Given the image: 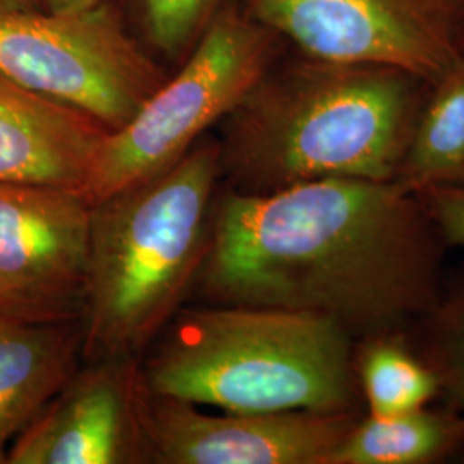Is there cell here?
<instances>
[{
  "label": "cell",
  "mask_w": 464,
  "mask_h": 464,
  "mask_svg": "<svg viewBox=\"0 0 464 464\" xmlns=\"http://www.w3.org/2000/svg\"><path fill=\"white\" fill-rule=\"evenodd\" d=\"M464 450V416L452 406L356 420L329 464H439Z\"/></svg>",
  "instance_id": "cell-13"
},
{
  "label": "cell",
  "mask_w": 464,
  "mask_h": 464,
  "mask_svg": "<svg viewBox=\"0 0 464 464\" xmlns=\"http://www.w3.org/2000/svg\"><path fill=\"white\" fill-rule=\"evenodd\" d=\"M353 362L365 415H399L442 398L440 383L408 332L354 341Z\"/></svg>",
  "instance_id": "cell-15"
},
{
  "label": "cell",
  "mask_w": 464,
  "mask_h": 464,
  "mask_svg": "<svg viewBox=\"0 0 464 464\" xmlns=\"http://www.w3.org/2000/svg\"><path fill=\"white\" fill-rule=\"evenodd\" d=\"M272 38L249 14L224 5L179 72L109 133L84 186L90 203L178 164L262 80L272 64Z\"/></svg>",
  "instance_id": "cell-5"
},
{
  "label": "cell",
  "mask_w": 464,
  "mask_h": 464,
  "mask_svg": "<svg viewBox=\"0 0 464 464\" xmlns=\"http://www.w3.org/2000/svg\"><path fill=\"white\" fill-rule=\"evenodd\" d=\"M40 0H0V11H36Z\"/></svg>",
  "instance_id": "cell-20"
},
{
  "label": "cell",
  "mask_w": 464,
  "mask_h": 464,
  "mask_svg": "<svg viewBox=\"0 0 464 464\" xmlns=\"http://www.w3.org/2000/svg\"><path fill=\"white\" fill-rule=\"evenodd\" d=\"M0 72L109 131L128 124L167 80L103 2L67 14L0 11Z\"/></svg>",
  "instance_id": "cell-6"
},
{
  "label": "cell",
  "mask_w": 464,
  "mask_h": 464,
  "mask_svg": "<svg viewBox=\"0 0 464 464\" xmlns=\"http://www.w3.org/2000/svg\"><path fill=\"white\" fill-rule=\"evenodd\" d=\"M396 183L413 193L464 184V55L431 84Z\"/></svg>",
  "instance_id": "cell-14"
},
{
  "label": "cell",
  "mask_w": 464,
  "mask_h": 464,
  "mask_svg": "<svg viewBox=\"0 0 464 464\" xmlns=\"http://www.w3.org/2000/svg\"><path fill=\"white\" fill-rule=\"evenodd\" d=\"M82 322L30 324L0 315V464L53 396L76 373Z\"/></svg>",
  "instance_id": "cell-12"
},
{
  "label": "cell",
  "mask_w": 464,
  "mask_h": 464,
  "mask_svg": "<svg viewBox=\"0 0 464 464\" xmlns=\"http://www.w3.org/2000/svg\"><path fill=\"white\" fill-rule=\"evenodd\" d=\"M162 332L140 365L157 396L239 413H365L354 339L325 316L208 303Z\"/></svg>",
  "instance_id": "cell-4"
},
{
  "label": "cell",
  "mask_w": 464,
  "mask_h": 464,
  "mask_svg": "<svg viewBox=\"0 0 464 464\" xmlns=\"http://www.w3.org/2000/svg\"><path fill=\"white\" fill-rule=\"evenodd\" d=\"M449 248H464V184L433 186L416 193Z\"/></svg>",
  "instance_id": "cell-18"
},
{
  "label": "cell",
  "mask_w": 464,
  "mask_h": 464,
  "mask_svg": "<svg viewBox=\"0 0 464 464\" xmlns=\"http://www.w3.org/2000/svg\"><path fill=\"white\" fill-rule=\"evenodd\" d=\"M226 0H141L145 30L155 49L179 57L191 49Z\"/></svg>",
  "instance_id": "cell-17"
},
{
  "label": "cell",
  "mask_w": 464,
  "mask_h": 464,
  "mask_svg": "<svg viewBox=\"0 0 464 464\" xmlns=\"http://www.w3.org/2000/svg\"><path fill=\"white\" fill-rule=\"evenodd\" d=\"M218 181V141L201 140L164 172L92 203L86 362L136 358L181 310L205 258Z\"/></svg>",
  "instance_id": "cell-3"
},
{
  "label": "cell",
  "mask_w": 464,
  "mask_h": 464,
  "mask_svg": "<svg viewBox=\"0 0 464 464\" xmlns=\"http://www.w3.org/2000/svg\"><path fill=\"white\" fill-rule=\"evenodd\" d=\"M109 130L0 72V183L84 189Z\"/></svg>",
  "instance_id": "cell-11"
},
{
  "label": "cell",
  "mask_w": 464,
  "mask_h": 464,
  "mask_svg": "<svg viewBox=\"0 0 464 464\" xmlns=\"http://www.w3.org/2000/svg\"><path fill=\"white\" fill-rule=\"evenodd\" d=\"M459 0H248L306 59L401 69L433 84L461 57Z\"/></svg>",
  "instance_id": "cell-7"
},
{
  "label": "cell",
  "mask_w": 464,
  "mask_h": 464,
  "mask_svg": "<svg viewBox=\"0 0 464 464\" xmlns=\"http://www.w3.org/2000/svg\"><path fill=\"white\" fill-rule=\"evenodd\" d=\"M458 34H459V45L464 53V0H459V7H458Z\"/></svg>",
  "instance_id": "cell-21"
},
{
  "label": "cell",
  "mask_w": 464,
  "mask_h": 464,
  "mask_svg": "<svg viewBox=\"0 0 464 464\" xmlns=\"http://www.w3.org/2000/svg\"><path fill=\"white\" fill-rule=\"evenodd\" d=\"M141 425L150 463L329 464L363 413H205L197 404L150 392Z\"/></svg>",
  "instance_id": "cell-9"
},
{
  "label": "cell",
  "mask_w": 464,
  "mask_h": 464,
  "mask_svg": "<svg viewBox=\"0 0 464 464\" xmlns=\"http://www.w3.org/2000/svg\"><path fill=\"white\" fill-rule=\"evenodd\" d=\"M102 2L103 0H40V5L49 13L67 14V13H80V11L92 9Z\"/></svg>",
  "instance_id": "cell-19"
},
{
  "label": "cell",
  "mask_w": 464,
  "mask_h": 464,
  "mask_svg": "<svg viewBox=\"0 0 464 464\" xmlns=\"http://www.w3.org/2000/svg\"><path fill=\"white\" fill-rule=\"evenodd\" d=\"M431 84L401 69L303 59L222 121L220 179L268 193L325 178L396 181Z\"/></svg>",
  "instance_id": "cell-2"
},
{
  "label": "cell",
  "mask_w": 464,
  "mask_h": 464,
  "mask_svg": "<svg viewBox=\"0 0 464 464\" xmlns=\"http://www.w3.org/2000/svg\"><path fill=\"white\" fill-rule=\"evenodd\" d=\"M90 218L83 189L0 183V315L82 322Z\"/></svg>",
  "instance_id": "cell-8"
},
{
  "label": "cell",
  "mask_w": 464,
  "mask_h": 464,
  "mask_svg": "<svg viewBox=\"0 0 464 464\" xmlns=\"http://www.w3.org/2000/svg\"><path fill=\"white\" fill-rule=\"evenodd\" d=\"M408 335L433 370L442 398L464 416V270L444 277L437 298Z\"/></svg>",
  "instance_id": "cell-16"
},
{
  "label": "cell",
  "mask_w": 464,
  "mask_h": 464,
  "mask_svg": "<svg viewBox=\"0 0 464 464\" xmlns=\"http://www.w3.org/2000/svg\"><path fill=\"white\" fill-rule=\"evenodd\" d=\"M136 358L88 362L19 433L7 464L150 463Z\"/></svg>",
  "instance_id": "cell-10"
},
{
  "label": "cell",
  "mask_w": 464,
  "mask_h": 464,
  "mask_svg": "<svg viewBox=\"0 0 464 464\" xmlns=\"http://www.w3.org/2000/svg\"><path fill=\"white\" fill-rule=\"evenodd\" d=\"M446 249L420 197L396 181L226 188L195 289L210 304L325 316L358 341L410 332L442 287Z\"/></svg>",
  "instance_id": "cell-1"
}]
</instances>
